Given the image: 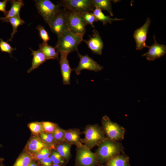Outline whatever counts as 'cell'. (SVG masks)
<instances>
[{
  "label": "cell",
  "instance_id": "cell-1",
  "mask_svg": "<svg viewBox=\"0 0 166 166\" xmlns=\"http://www.w3.org/2000/svg\"><path fill=\"white\" fill-rule=\"evenodd\" d=\"M83 37L67 30L57 37L55 48L59 53H65L68 54L77 51L78 46L83 41Z\"/></svg>",
  "mask_w": 166,
  "mask_h": 166
},
{
  "label": "cell",
  "instance_id": "cell-35",
  "mask_svg": "<svg viewBox=\"0 0 166 166\" xmlns=\"http://www.w3.org/2000/svg\"><path fill=\"white\" fill-rule=\"evenodd\" d=\"M9 1L8 0H4L2 1H0V11L3 13L5 16L8 13V11L6 10V7Z\"/></svg>",
  "mask_w": 166,
  "mask_h": 166
},
{
  "label": "cell",
  "instance_id": "cell-13",
  "mask_svg": "<svg viewBox=\"0 0 166 166\" xmlns=\"http://www.w3.org/2000/svg\"><path fill=\"white\" fill-rule=\"evenodd\" d=\"M93 34L87 40H83L87 44L88 47L94 53L101 55L104 47L103 41L99 33L94 29Z\"/></svg>",
  "mask_w": 166,
  "mask_h": 166
},
{
  "label": "cell",
  "instance_id": "cell-33",
  "mask_svg": "<svg viewBox=\"0 0 166 166\" xmlns=\"http://www.w3.org/2000/svg\"><path fill=\"white\" fill-rule=\"evenodd\" d=\"M36 29L39 32L40 36L43 42H47L49 40V37L48 33L45 29V28L41 25H38Z\"/></svg>",
  "mask_w": 166,
  "mask_h": 166
},
{
  "label": "cell",
  "instance_id": "cell-38",
  "mask_svg": "<svg viewBox=\"0 0 166 166\" xmlns=\"http://www.w3.org/2000/svg\"><path fill=\"white\" fill-rule=\"evenodd\" d=\"M53 166H60L59 164H53Z\"/></svg>",
  "mask_w": 166,
  "mask_h": 166
},
{
  "label": "cell",
  "instance_id": "cell-29",
  "mask_svg": "<svg viewBox=\"0 0 166 166\" xmlns=\"http://www.w3.org/2000/svg\"><path fill=\"white\" fill-rule=\"evenodd\" d=\"M44 132L52 134L56 128L57 125L49 121H43L41 122Z\"/></svg>",
  "mask_w": 166,
  "mask_h": 166
},
{
  "label": "cell",
  "instance_id": "cell-5",
  "mask_svg": "<svg viewBox=\"0 0 166 166\" xmlns=\"http://www.w3.org/2000/svg\"><path fill=\"white\" fill-rule=\"evenodd\" d=\"M101 122L104 132L108 139L117 141L123 139L125 133L123 127L112 121L106 115L102 117Z\"/></svg>",
  "mask_w": 166,
  "mask_h": 166
},
{
  "label": "cell",
  "instance_id": "cell-4",
  "mask_svg": "<svg viewBox=\"0 0 166 166\" xmlns=\"http://www.w3.org/2000/svg\"><path fill=\"white\" fill-rule=\"evenodd\" d=\"M34 1L39 14L49 26L52 18L60 9L59 4H55L49 0Z\"/></svg>",
  "mask_w": 166,
  "mask_h": 166
},
{
  "label": "cell",
  "instance_id": "cell-17",
  "mask_svg": "<svg viewBox=\"0 0 166 166\" xmlns=\"http://www.w3.org/2000/svg\"><path fill=\"white\" fill-rule=\"evenodd\" d=\"M10 1L11 3V7L5 17L2 18L3 22H6L8 19L12 17H20L19 14L20 10L24 5V2L22 0H12Z\"/></svg>",
  "mask_w": 166,
  "mask_h": 166
},
{
  "label": "cell",
  "instance_id": "cell-23",
  "mask_svg": "<svg viewBox=\"0 0 166 166\" xmlns=\"http://www.w3.org/2000/svg\"><path fill=\"white\" fill-rule=\"evenodd\" d=\"M6 22H10L12 25L13 28L12 32L11 34L10 38L7 41L8 42L12 41L14 34L17 32L18 27L20 26L23 25L25 22L21 19L20 17L18 16L10 18L8 19Z\"/></svg>",
  "mask_w": 166,
  "mask_h": 166
},
{
  "label": "cell",
  "instance_id": "cell-22",
  "mask_svg": "<svg viewBox=\"0 0 166 166\" xmlns=\"http://www.w3.org/2000/svg\"><path fill=\"white\" fill-rule=\"evenodd\" d=\"M95 7L102 10L108 12L110 16H113V14L112 8L111 1L109 0H93Z\"/></svg>",
  "mask_w": 166,
  "mask_h": 166
},
{
  "label": "cell",
  "instance_id": "cell-8",
  "mask_svg": "<svg viewBox=\"0 0 166 166\" xmlns=\"http://www.w3.org/2000/svg\"><path fill=\"white\" fill-rule=\"evenodd\" d=\"M60 9L52 18L49 26L51 31L58 36L67 30L66 10Z\"/></svg>",
  "mask_w": 166,
  "mask_h": 166
},
{
  "label": "cell",
  "instance_id": "cell-3",
  "mask_svg": "<svg viewBox=\"0 0 166 166\" xmlns=\"http://www.w3.org/2000/svg\"><path fill=\"white\" fill-rule=\"evenodd\" d=\"M85 134L81 142L85 146L89 149L100 145L102 142L108 139L105 137L104 132L98 125H89L83 132Z\"/></svg>",
  "mask_w": 166,
  "mask_h": 166
},
{
  "label": "cell",
  "instance_id": "cell-9",
  "mask_svg": "<svg viewBox=\"0 0 166 166\" xmlns=\"http://www.w3.org/2000/svg\"><path fill=\"white\" fill-rule=\"evenodd\" d=\"M77 51L80 61L77 66L74 70L77 75H79L81 71L85 69L95 72H98L102 69L103 66L99 65L88 55H82L79 53L78 50Z\"/></svg>",
  "mask_w": 166,
  "mask_h": 166
},
{
  "label": "cell",
  "instance_id": "cell-14",
  "mask_svg": "<svg viewBox=\"0 0 166 166\" xmlns=\"http://www.w3.org/2000/svg\"><path fill=\"white\" fill-rule=\"evenodd\" d=\"M59 59V64L61 71L63 83L64 85L70 84V77L72 71L74 69L70 67L69 61L67 59L68 54L65 53H61Z\"/></svg>",
  "mask_w": 166,
  "mask_h": 166
},
{
  "label": "cell",
  "instance_id": "cell-16",
  "mask_svg": "<svg viewBox=\"0 0 166 166\" xmlns=\"http://www.w3.org/2000/svg\"><path fill=\"white\" fill-rule=\"evenodd\" d=\"M40 138L34 136L29 140L27 148L32 154H34L41 151L43 148H49V145Z\"/></svg>",
  "mask_w": 166,
  "mask_h": 166
},
{
  "label": "cell",
  "instance_id": "cell-7",
  "mask_svg": "<svg viewBox=\"0 0 166 166\" xmlns=\"http://www.w3.org/2000/svg\"><path fill=\"white\" fill-rule=\"evenodd\" d=\"M66 16L67 30L83 36L86 31V26L81 14L68 10Z\"/></svg>",
  "mask_w": 166,
  "mask_h": 166
},
{
  "label": "cell",
  "instance_id": "cell-36",
  "mask_svg": "<svg viewBox=\"0 0 166 166\" xmlns=\"http://www.w3.org/2000/svg\"><path fill=\"white\" fill-rule=\"evenodd\" d=\"M41 162L45 166H50L52 162L50 158L48 157L41 160Z\"/></svg>",
  "mask_w": 166,
  "mask_h": 166
},
{
  "label": "cell",
  "instance_id": "cell-25",
  "mask_svg": "<svg viewBox=\"0 0 166 166\" xmlns=\"http://www.w3.org/2000/svg\"><path fill=\"white\" fill-rule=\"evenodd\" d=\"M32 159L31 156L24 153L19 157L13 166H27L32 162Z\"/></svg>",
  "mask_w": 166,
  "mask_h": 166
},
{
  "label": "cell",
  "instance_id": "cell-20",
  "mask_svg": "<svg viewBox=\"0 0 166 166\" xmlns=\"http://www.w3.org/2000/svg\"><path fill=\"white\" fill-rule=\"evenodd\" d=\"M39 49L43 52L48 60H58L59 53L55 47L48 45L47 42H43L39 45Z\"/></svg>",
  "mask_w": 166,
  "mask_h": 166
},
{
  "label": "cell",
  "instance_id": "cell-6",
  "mask_svg": "<svg viewBox=\"0 0 166 166\" xmlns=\"http://www.w3.org/2000/svg\"><path fill=\"white\" fill-rule=\"evenodd\" d=\"M60 2V6L80 14L93 12L95 8L93 0H63Z\"/></svg>",
  "mask_w": 166,
  "mask_h": 166
},
{
  "label": "cell",
  "instance_id": "cell-11",
  "mask_svg": "<svg viewBox=\"0 0 166 166\" xmlns=\"http://www.w3.org/2000/svg\"><path fill=\"white\" fill-rule=\"evenodd\" d=\"M151 22L150 18H147L144 25L134 31L133 36L136 42V50H141L147 47L146 41Z\"/></svg>",
  "mask_w": 166,
  "mask_h": 166
},
{
  "label": "cell",
  "instance_id": "cell-19",
  "mask_svg": "<svg viewBox=\"0 0 166 166\" xmlns=\"http://www.w3.org/2000/svg\"><path fill=\"white\" fill-rule=\"evenodd\" d=\"M106 166H130L129 158L119 154L107 161Z\"/></svg>",
  "mask_w": 166,
  "mask_h": 166
},
{
  "label": "cell",
  "instance_id": "cell-34",
  "mask_svg": "<svg viewBox=\"0 0 166 166\" xmlns=\"http://www.w3.org/2000/svg\"><path fill=\"white\" fill-rule=\"evenodd\" d=\"M50 158L54 164H59L64 162L63 158L57 152H53Z\"/></svg>",
  "mask_w": 166,
  "mask_h": 166
},
{
  "label": "cell",
  "instance_id": "cell-15",
  "mask_svg": "<svg viewBox=\"0 0 166 166\" xmlns=\"http://www.w3.org/2000/svg\"><path fill=\"white\" fill-rule=\"evenodd\" d=\"M80 135V133L78 129H71L65 130V141L71 144L76 145L77 147H85L82 144Z\"/></svg>",
  "mask_w": 166,
  "mask_h": 166
},
{
  "label": "cell",
  "instance_id": "cell-32",
  "mask_svg": "<svg viewBox=\"0 0 166 166\" xmlns=\"http://www.w3.org/2000/svg\"><path fill=\"white\" fill-rule=\"evenodd\" d=\"M50 154V151L48 148H43L39 152L32 154V158L36 160H41L48 157Z\"/></svg>",
  "mask_w": 166,
  "mask_h": 166
},
{
  "label": "cell",
  "instance_id": "cell-37",
  "mask_svg": "<svg viewBox=\"0 0 166 166\" xmlns=\"http://www.w3.org/2000/svg\"><path fill=\"white\" fill-rule=\"evenodd\" d=\"M27 166H37L36 164L33 162H31Z\"/></svg>",
  "mask_w": 166,
  "mask_h": 166
},
{
  "label": "cell",
  "instance_id": "cell-26",
  "mask_svg": "<svg viewBox=\"0 0 166 166\" xmlns=\"http://www.w3.org/2000/svg\"><path fill=\"white\" fill-rule=\"evenodd\" d=\"M65 130L57 127L51 134L57 142H66L65 138Z\"/></svg>",
  "mask_w": 166,
  "mask_h": 166
},
{
  "label": "cell",
  "instance_id": "cell-10",
  "mask_svg": "<svg viewBox=\"0 0 166 166\" xmlns=\"http://www.w3.org/2000/svg\"><path fill=\"white\" fill-rule=\"evenodd\" d=\"M97 158L96 154L85 147H78L77 160L80 166H94Z\"/></svg>",
  "mask_w": 166,
  "mask_h": 166
},
{
  "label": "cell",
  "instance_id": "cell-31",
  "mask_svg": "<svg viewBox=\"0 0 166 166\" xmlns=\"http://www.w3.org/2000/svg\"><path fill=\"white\" fill-rule=\"evenodd\" d=\"M0 49L2 52L8 53L12 57V52L16 49L15 48L12 47L9 43L4 41L2 38H0Z\"/></svg>",
  "mask_w": 166,
  "mask_h": 166
},
{
  "label": "cell",
  "instance_id": "cell-21",
  "mask_svg": "<svg viewBox=\"0 0 166 166\" xmlns=\"http://www.w3.org/2000/svg\"><path fill=\"white\" fill-rule=\"evenodd\" d=\"M92 13L97 21L101 22L104 25H106L107 23L111 24L113 21L124 20L122 18H112L109 16H106L101 10L96 7H95Z\"/></svg>",
  "mask_w": 166,
  "mask_h": 166
},
{
  "label": "cell",
  "instance_id": "cell-27",
  "mask_svg": "<svg viewBox=\"0 0 166 166\" xmlns=\"http://www.w3.org/2000/svg\"><path fill=\"white\" fill-rule=\"evenodd\" d=\"M81 14L85 25H89L94 28L93 23L97 21L93 13L85 12Z\"/></svg>",
  "mask_w": 166,
  "mask_h": 166
},
{
  "label": "cell",
  "instance_id": "cell-24",
  "mask_svg": "<svg viewBox=\"0 0 166 166\" xmlns=\"http://www.w3.org/2000/svg\"><path fill=\"white\" fill-rule=\"evenodd\" d=\"M71 144L65 142L61 144L57 147V152L64 159L68 158L70 155V149Z\"/></svg>",
  "mask_w": 166,
  "mask_h": 166
},
{
  "label": "cell",
  "instance_id": "cell-39",
  "mask_svg": "<svg viewBox=\"0 0 166 166\" xmlns=\"http://www.w3.org/2000/svg\"><path fill=\"white\" fill-rule=\"evenodd\" d=\"M0 166H2V160L1 159H0Z\"/></svg>",
  "mask_w": 166,
  "mask_h": 166
},
{
  "label": "cell",
  "instance_id": "cell-12",
  "mask_svg": "<svg viewBox=\"0 0 166 166\" xmlns=\"http://www.w3.org/2000/svg\"><path fill=\"white\" fill-rule=\"evenodd\" d=\"M153 38V44L150 46L147 45L148 51L142 55V57H145L147 60L149 61H154L164 56L166 53V45L157 42L155 35Z\"/></svg>",
  "mask_w": 166,
  "mask_h": 166
},
{
  "label": "cell",
  "instance_id": "cell-28",
  "mask_svg": "<svg viewBox=\"0 0 166 166\" xmlns=\"http://www.w3.org/2000/svg\"><path fill=\"white\" fill-rule=\"evenodd\" d=\"M28 127L31 131L35 134H40L44 132L43 127L41 122L30 123L29 124Z\"/></svg>",
  "mask_w": 166,
  "mask_h": 166
},
{
  "label": "cell",
  "instance_id": "cell-40",
  "mask_svg": "<svg viewBox=\"0 0 166 166\" xmlns=\"http://www.w3.org/2000/svg\"><path fill=\"white\" fill-rule=\"evenodd\" d=\"M0 20H2V18H0Z\"/></svg>",
  "mask_w": 166,
  "mask_h": 166
},
{
  "label": "cell",
  "instance_id": "cell-18",
  "mask_svg": "<svg viewBox=\"0 0 166 166\" xmlns=\"http://www.w3.org/2000/svg\"><path fill=\"white\" fill-rule=\"evenodd\" d=\"M30 49L32 51L31 55L33 56V57L31 66L27 71L28 73L38 68L41 65L48 60L44 54L39 49L34 51L30 48Z\"/></svg>",
  "mask_w": 166,
  "mask_h": 166
},
{
  "label": "cell",
  "instance_id": "cell-2",
  "mask_svg": "<svg viewBox=\"0 0 166 166\" xmlns=\"http://www.w3.org/2000/svg\"><path fill=\"white\" fill-rule=\"evenodd\" d=\"M96 154L97 159L100 162L107 161L122 151L121 143L107 139L100 145Z\"/></svg>",
  "mask_w": 166,
  "mask_h": 166
},
{
  "label": "cell",
  "instance_id": "cell-30",
  "mask_svg": "<svg viewBox=\"0 0 166 166\" xmlns=\"http://www.w3.org/2000/svg\"><path fill=\"white\" fill-rule=\"evenodd\" d=\"M41 139L48 145H50L53 148L54 144L57 142L55 140L52 134L51 133H47L43 132L40 134Z\"/></svg>",
  "mask_w": 166,
  "mask_h": 166
}]
</instances>
